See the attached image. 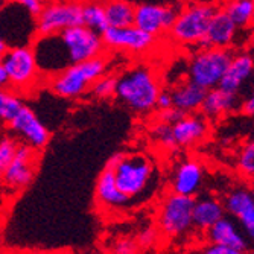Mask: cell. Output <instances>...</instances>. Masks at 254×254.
Masks as SVG:
<instances>
[{
	"instance_id": "25",
	"label": "cell",
	"mask_w": 254,
	"mask_h": 254,
	"mask_svg": "<svg viewBox=\"0 0 254 254\" xmlns=\"http://www.w3.org/2000/svg\"><path fill=\"white\" fill-rule=\"evenodd\" d=\"M134 5L128 0H105L104 9L108 26L124 28L134 25Z\"/></svg>"
},
{
	"instance_id": "30",
	"label": "cell",
	"mask_w": 254,
	"mask_h": 254,
	"mask_svg": "<svg viewBox=\"0 0 254 254\" xmlns=\"http://www.w3.org/2000/svg\"><path fill=\"white\" fill-rule=\"evenodd\" d=\"M151 135L155 140V143L158 146H161L163 149H174L177 148L175 146V142H174V135H172V127L171 124H166V122H161L158 121L154 127H152V131H151Z\"/></svg>"
},
{
	"instance_id": "8",
	"label": "cell",
	"mask_w": 254,
	"mask_h": 254,
	"mask_svg": "<svg viewBox=\"0 0 254 254\" xmlns=\"http://www.w3.org/2000/svg\"><path fill=\"white\" fill-rule=\"evenodd\" d=\"M193 196L169 193L158 209V228L166 238H181L193 228Z\"/></svg>"
},
{
	"instance_id": "38",
	"label": "cell",
	"mask_w": 254,
	"mask_h": 254,
	"mask_svg": "<svg viewBox=\"0 0 254 254\" xmlns=\"http://www.w3.org/2000/svg\"><path fill=\"white\" fill-rule=\"evenodd\" d=\"M0 88H9L8 76H6V72H5V67L2 64V60H0Z\"/></svg>"
},
{
	"instance_id": "13",
	"label": "cell",
	"mask_w": 254,
	"mask_h": 254,
	"mask_svg": "<svg viewBox=\"0 0 254 254\" xmlns=\"http://www.w3.org/2000/svg\"><path fill=\"white\" fill-rule=\"evenodd\" d=\"M8 125L21 143L37 151L43 149L51 140V131L46 128L37 113L26 104L17 111Z\"/></svg>"
},
{
	"instance_id": "11",
	"label": "cell",
	"mask_w": 254,
	"mask_h": 254,
	"mask_svg": "<svg viewBox=\"0 0 254 254\" xmlns=\"http://www.w3.org/2000/svg\"><path fill=\"white\" fill-rule=\"evenodd\" d=\"M102 40L105 48L124 54H132V55L148 54L157 43L155 37L149 35L148 32L142 31L135 25L124 26V28L108 26L102 32Z\"/></svg>"
},
{
	"instance_id": "7",
	"label": "cell",
	"mask_w": 254,
	"mask_h": 254,
	"mask_svg": "<svg viewBox=\"0 0 254 254\" xmlns=\"http://www.w3.org/2000/svg\"><path fill=\"white\" fill-rule=\"evenodd\" d=\"M232 49L221 48H201L198 49L188 64V79L210 90L219 85L227 67L232 61Z\"/></svg>"
},
{
	"instance_id": "37",
	"label": "cell",
	"mask_w": 254,
	"mask_h": 254,
	"mask_svg": "<svg viewBox=\"0 0 254 254\" xmlns=\"http://www.w3.org/2000/svg\"><path fill=\"white\" fill-rule=\"evenodd\" d=\"M134 6L142 5V3H168V5H181L184 3L183 0H128Z\"/></svg>"
},
{
	"instance_id": "47",
	"label": "cell",
	"mask_w": 254,
	"mask_h": 254,
	"mask_svg": "<svg viewBox=\"0 0 254 254\" xmlns=\"http://www.w3.org/2000/svg\"><path fill=\"white\" fill-rule=\"evenodd\" d=\"M244 254H254V251L253 253H244Z\"/></svg>"
},
{
	"instance_id": "3",
	"label": "cell",
	"mask_w": 254,
	"mask_h": 254,
	"mask_svg": "<svg viewBox=\"0 0 254 254\" xmlns=\"http://www.w3.org/2000/svg\"><path fill=\"white\" fill-rule=\"evenodd\" d=\"M108 58L105 54L65 67L49 78V87L63 99H78L88 93L96 79L107 73Z\"/></svg>"
},
{
	"instance_id": "32",
	"label": "cell",
	"mask_w": 254,
	"mask_h": 254,
	"mask_svg": "<svg viewBox=\"0 0 254 254\" xmlns=\"http://www.w3.org/2000/svg\"><path fill=\"white\" fill-rule=\"evenodd\" d=\"M202 254H244V251L227 247V245H219V244H210L207 248H204Z\"/></svg>"
},
{
	"instance_id": "23",
	"label": "cell",
	"mask_w": 254,
	"mask_h": 254,
	"mask_svg": "<svg viewBox=\"0 0 254 254\" xmlns=\"http://www.w3.org/2000/svg\"><path fill=\"white\" fill-rule=\"evenodd\" d=\"M224 216H225L224 204L218 198L204 195L195 199L193 212H192L195 228L201 230V232H207L213 224H216Z\"/></svg>"
},
{
	"instance_id": "17",
	"label": "cell",
	"mask_w": 254,
	"mask_h": 254,
	"mask_svg": "<svg viewBox=\"0 0 254 254\" xmlns=\"http://www.w3.org/2000/svg\"><path fill=\"white\" fill-rule=\"evenodd\" d=\"M204 183V168L195 158L181 160L175 166L171 178L172 192L186 195V196H196L202 188Z\"/></svg>"
},
{
	"instance_id": "12",
	"label": "cell",
	"mask_w": 254,
	"mask_h": 254,
	"mask_svg": "<svg viewBox=\"0 0 254 254\" xmlns=\"http://www.w3.org/2000/svg\"><path fill=\"white\" fill-rule=\"evenodd\" d=\"M37 163H38L37 149L25 143H18L15 155L9 163L8 169L5 171L0 183L9 192H18L26 189L35 177Z\"/></svg>"
},
{
	"instance_id": "6",
	"label": "cell",
	"mask_w": 254,
	"mask_h": 254,
	"mask_svg": "<svg viewBox=\"0 0 254 254\" xmlns=\"http://www.w3.org/2000/svg\"><path fill=\"white\" fill-rule=\"evenodd\" d=\"M2 64L8 76L9 88L20 96L31 93V90L37 88L41 72L38 68L32 46L21 44L11 46L2 57Z\"/></svg>"
},
{
	"instance_id": "21",
	"label": "cell",
	"mask_w": 254,
	"mask_h": 254,
	"mask_svg": "<svg viewBox=\"0 0 254 254\" xmlns=\"http://www.w3.org/2000/svg\"><path fill=\"white\" fill-rule=\"evenodd\" d=\"M169 93L172 98V107L184 114H188L201 110L207 90L196 85L190 79H186L175 84L169 90Z\"/></svg>"
},
{
	"instance_id": "26",
	"label": "cell",
	"mask_w": 254,
	"mask_h": 254,
	"mask_svg": "<svg viewBox=\"0 0 254 254\" xmlns=\"http://www.w3.org/2000/svg\"><path fill=\"white\" fill-rule=\"evenodd\" d=\"M82 25L102 35V32L108 28L104 3H99L96 0L82 3Z\"/></svg>"
},
{
	"instance_id": "19",
	"label": "cell",
	"mask_w": 254,
	"mask_h": 254,
	"mask_svg": "<svg viewBox=\"0 0 254 254\" xmlns=\"http://www.w3.org/2000/svg\"><path fill=\"white\" fill-rule=\"evenodd\" d=\"M241 95L230 93L221 87H215L207 90L199 111L209 121H219L232 111L238 110L241 107Z\"/></svg>"
},
{
	"instance_id": "46",
	"label": "cell",
	"mask_w": 254,
	"mask_h": 254,
	"mask_svg": "<svg viewBox=\"0 0 254 254\" xmlns=\"http://www.w3.org/2000/svg\"><path fill=\"white\" fill-rule=\"evenodd\" d=\"M34 254H54V253H34Z\"/></svg>"
},
{
	"instance_id": "16",
	"label": "cell",
	"mask_w": 254,
	"mask_h": 254,
	"mask_svg": "<svg viewBox=\"0 0 254 254\" xmlns=\"http://www.w3.org/2000/svg\"><path fill=\"white\" fill-rule=\"evenodd\" d=\"M172 127V135L177 148H190L201 143L209 135L210 121L202 113H188L177 119Z\"/></svg>"
},
{
	"instance_id": "15",
	"label": "cell",
	"mask_w": 254,
	"mask_h": 254,
	"mask_svg": "<svg viewBox=\"0 0 254 254\" xmlns=\"http://www.w3.org/2000/svg\"><path fill=\"white\" fill-rule=\"evenodd\" d=\"M222 204L225 212L238 221L247 239L254 242V198L251 189L241 186L232 189L225 195Z\"/></svg>"
},
{
	"instance_id": "27",
	"label": "cell",
	"mask_w": 254,
	"mask_h": 254,
	"mask_svg": "<svg viewBox=\"0 0 254 254\" xmlns=\"http://www.w3.org/2000/svg\"><path fill=\"white\" fill-rule=\"evenodd\" d=\"M23 105L25 102L14 90L0 88V124H9Z\"/></svg>"
},
{
	"instance_id": "42",
	"label": "cell",
	"mask_w": 254,
	"mask_h": 254,
	"mask_svg": "<svg viewBox=\"0 0 254 254\" xmlns=\"http://www.w3.org/2000/svg\"><path fill=\"white\" fill-rule=\"evenodd\" d=\"M84 254H105V253H102L101 250H90V251H85Z\"/></svg>"
},
{
	"instance_id": "2",
	"label": "cell",
	"mask_w": 254,
	"mask_h": 254,
	"mask_svg": "<svg viewBox=\"0 0 254 254\" xmlns=\"http://www.w3.org/2000/svg\"><path fill=\"white\" fill-rule=\"evenodd\" d=\"M163 90L157 73L146 64H137L116 78V96L132 113L146 116L157 110V99Z\"/></svg>"
},
{
	"instance_id": "5",
	"label": "cell",
	"mask_w": 254,
	"mask_h": 254,
	"mask_svg": "<svg viewBox=\"0 0 254 254\" xmlns=\"http://www.w3.org/2000/svg\"><path fill=\"white\" fill-rule=\"evenodd\" d=\"M216 9L218 6L213 3H198L190 0L188 3H183L172 28L168 32L169 38L180 46L199 49Z\"/></svg>"
},
{
	"instance_id": "40",
	"label": "cell",
	"mask_w": 254,
	"mask_h": 254,
	"mask_svg": "<svg viewBox=\"0 0 254 254\" xmlns=\"http://www.w3.org/2000/svg\"><path fill=\"white\" fill-rule=\"evenodd\" d=\"M250 46L254 49V26H253V29H251V34H250Z\"/></svg>"
},
{
	"instance_id": "29",
	"label": "cell",
	"mask_w": 254,
	"mask_h": 254,
	"mask_svg": "<svg viewBox=\"0 0 254 254\" xmlns=\"http://www.w3.org/2000/svg\"><path fill=\"white\" fill-rule=\"evenodd\" d=\"M88 93L96 99H108L116 95V78L110 75H102L91 85Z\"/></svg>"
},
{
	"instance_id": "9",
	"label": "cell",
	"mask_w": 254,
	"mask_h": 254,
	"mask_svg": "<svg viewBox=\"0 0 254 254\" xmlns=\"http://www.w3.org/2000/svg\"><path fill=\"white\" fill-rule=\"evenodd\" d=\"M82 25V3L51 0L35 17V28L38 35L58 34L64 29Z\"/></svg>"
},
{
	"instance_id": "22",
	"label": "cell",
	"mask_w": 254,
	"mask_h": 254,
	"mask_svg": "<svg viewBox=\"0 0 254 254\" xmlns=\"http://www.w3.org/2000/svg\"><path fill=\"white\" fill-rule=\"evenodd\" d=\"M207 236L212 244L227 245L241 251H247L248 248V239L244 235L239 224H236L232 218L224 216L216 224H213L207 230Z\"/></svg>"
},
{
	"instance_id": "1",
	"label": "cell",
	"mask_w": 254,
	"mask_h": 254,
	"mask_svg": "<svg viewBox=\"0 0 254 254\" xmlns=\"http://www.w3.org/2000/svg\"><path fill=\"white\" fill-rule=\"evenodd\" d=\"M31 46L41 75L49 78L68 65L102 55L105 49L102 35L84 25L58 34L38 35Z\"/></svg>"
},
{
	"instance_id": "36",
	"label": "cell",
	"mask_w": 254,
	"mask_h": 254,
	"mask_svg": "<svg viewBox=\"0 0 254 254\" xmlns=\"http://www.w3.org/2000/svg\"><path fill=\"white\" fill-rule=\"evenodd\" d=\"M155 236H157V233H155V230H152V228H146V230H143V232L138 235V244L140 245H151L154 241H155Z\"/></svg>"
},
{
	"instance_id": "4",
	"label": "cell",
	"mask_w": 254,
	"mask_h": 254,
	"mask_svg": "<svg viewBox=\"0 0 254 254\" xmlns=\"http://www.w3.org/2000/svg\"><path fill=\"white\" fill-rule=\"evenodd\" d=\"M107 163L113 166L118 188L129 198L140 196L155 180V166L145 154H114Z\"/></svg>"
},
{
	"instance_id": "33",
	"label": "cell",
	"mask_w": 254,
	"mask_h": 254,
	"mask_svg": "<svg viewBox=\"0 0 254 254\" xmlns=\"http://www.w3.org/2000/svg\"><path fill=\"white\" fill-rule=\"evenodd\" d=\"M135 244L129 239H122L113 247L111 254H135Z\"/></svg>"
},
{
	"instance_id": "41",
	"label": "cell",
	"mask_w": 254,
	"mask_h": 254,
	"mask_svg": "<svg viewBox=\"0 0 254 254\" xmlns=\"http://www.w3.org/2000/svg\"><path fill=\"white\" fill-rule=\"evenodd\" d=\"M190 2H198V3H213V5H216V3H215L216 0H190Z\"/></svg>"
},
{
	"instance_id": "43",
	"label": "cell",
	"mask_w": 254,
	"mask_h": 254,
	"mask_svg": "<svg viewBox=\"0 0 254 254\" xmlns=\"http://www.w3.org/2000/svg\"><path fill=\"white\" fill-rule=\"evenodd\" d=\"M6 3H8V0H0V12L3 11V8L6 6Z\"/></svg>"
},
{
	"instance_id": "20",
	"label": "cell",
	"mask_w": 254,
	"mask_h": 254,
	"mask_svg": "<svg viewBox=\"0 0 254 254\" xmlns=\"http://www.w3.org/2000/svg\"><path fill=\"white\" fill-rule=\"evenodd\" d=\"M96 199L102 207L107 209H122L128 205L131 199L118 188L114 171L110 163L105 165L96 183Z\"/></svg>"
},
{
	"instance_id": "24",
	"label": "cell",
	"mask_w": 254,
	"mask_h": 254,
	"mask_svg": "<svg viewBox=\"0 0 254 254\" xmlns=\"http://www.w3.org/2000/svg\"><path fill=\"white\" fill-rule=\"evenodd\" d=\"M241 29L254 26V0H224L219 6Z\"/></svg>"
},
{
	"instance_id": "18",
	"label": "cell",
	"mask_w": 254,
	"mask_h": 254,
	"mask_svg": "<svg viewBox=\"0 0 254 254\" xmlns=\"http://www.w3.org/2000/svg\"><path fill=\"white\" fill-rule=\"evenodd\" d=\"M254 78V55L251 52L233 54L218 87L230 93L241 95L242 88Z\"/></svg>"
},
{
	"instance_id": "39",
	"label": "cell",
	"mask_w": 254,
	"mask_h": 254,
	"mask_svg": "<svg viewBox=\"0 0 254 254\" xmlns=\"http://www.w3.org/2000/svg\"><path fill=\"white\" fill-rule=\"evenodd\" d=\"M8 48H9V46H8V43H6V40L3 38L2 34H0V60H2V57H3L5 52L8 51Z\"/></svg>"
},
{
	"instance_id": "35",
	"label": "cell",
	"mask_w": 254,
	"mask_h": 254,
	"mask_svg": "<svg viewBox=\"0 0 254 254\" xmlns=\"http://www.w3.org/2000/svg\"><path fill=\"white\" fill-rule=\"evenodd\" d=\"M169 108H172V98H171L169 90H161L158 95V99H157V110L165 111Z\"/></svg>"
},
{
	"instance_id": "48",
	"label": "cell",
	"mask_w": 254,
	"mask_h": 254,
	"mask_svg": "<svg viewBox=\"0 0 254 254\" xmlns=\"http://www.w3.org/2000/svg\"><path fill=\"white\" fill-rule=\"evenodd\" d=\"M8 2H12V0H8Z\"/></svg>"
},
{
	"instance_id": "31",
	"label": "cell",
	"mask_w": 254,
	"mask_h": 254,
	"mask_svg": "<svg viewBox=\"0 0 254 254\" xmlns=\"http://www.w3.org/2000/svg\"><path fill=\"white\" fill-rule=\"evenodd\" d=\"M18 142L14 137H2L0 138V180H2L5 171L8 169L9 163L12 161Z\"/></svg>"
},
{
	"instance_id": "34",
	"label": "cell",
	"mask_w": 254,
	"mask_h": 254,
	"mask_svg": "<svg viewBox=\"0 0 254 254\" xmlns=\"http://www.w3.org/2000/svg\"><path fill=\"white\" fill-rule=\"evenodd\" d=\"M239 108H241V111L245 114V116L254 119V87H253V90L250 91V93L241 101Z\"/></svg>"
},
{
	"instance_id": "45",
	"label": "cell",
	"mask_w": 254,
	"mask_h": 254,
	"mask_svg": "<svg viewBox=\"0 0 254 254\" xmlns=\"http://www.w3.org/2000/svg\"><path fill=\"white\" fill-rule=\"evenodd\" d=\"M251 193H253V198H254V184H253V188H251Z\"/></svg>"
},
{
	"instance_id": "44",
	"label": "cell",
	"mask_w": 254,
	"mask_h": 254,
	"mask_svg": "<svg viewBox=\"0 0 254 254\" xmlns=\"http://www.w3.org/2000/svg\"><path fill=\"white\" fill-rule=\"evenodd\" d=\"M40 2H41L43 5H46V3H49V2H51V0H40Z\"/></svg>"
},
{
	"instance_id": "14",
	"label": "cell",
	"mask_w": 254,
	"mask_h": 254,
	"mask_svg": "<svg viewBox=\"0 0 254 254\" xmlns=\"http://www.w3.org/2000/svg\"><path fill=\"white\" fill-rule=\"evenodd\" d=\"M247 31H250V29L238 28L233 23V20L218 6L216 12L213 14V17L210 20L209 29H207V35L201 44V48L232 49V48H238V46H244L247 41L242 40L241 34H244Z\"/></svg>"
},
{
	"instance_id": "10",
	"label": "cell",
	"mask_w": 254,
	"mask_h": 254,
	"mask_svg": "<svg viewBox=\"0 0 254 254\" xmlns=\"http://www.w3.org/2000/svg\"><path fill=\"white\" fill-rule=\"evenodd\" d=\"M181 5L168 3H142L134 8V25L149 35L160 38L166 35L181 9Z\"/></svg>"
},
{
	"instance_id": "28",
	"label": "cell",
	"mask_w": 254,
	"mask_h": 254,
	"mask_svg": "<svg viewBox=\"0 0 254 254\" xmlns=\"http://www.w3.org/2000/svg\"><path fill=\"white\" fill-rule=\"evenodd\" d=\"M236 169L241 177L254 183V137L239 148L236 155Z\"/></svg>"
}]
</instances>
